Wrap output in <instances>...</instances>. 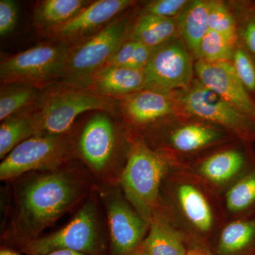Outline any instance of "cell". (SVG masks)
<instances>
[{
    "instance_id": "83f0119b",
    "label": "cell",
    "mask_w": 255,
    "mask_h": 255,
    "mask_svg": "<svg viewBox=\"0 0 255 255\" xmlns=\"http://www.w3.org/2000/svg\"><path fill=\"white\" fill-rule=\"evenodd\" d=\"M209 28L237 44V23L227 1L210 0Z\"/></svg>"
},
{
    "instance_id": "9a60e30c",
    "label": "cell",
    "mask_w": 255,
    "mask_h": 255,
    "mask_svg": "<svg viewBox=\"0 0 255 255\" xmlns=\"http://www.w3.org/2000/svg\"><path fill=\"white\" fill-rule=\"evenodd\" d=\"M110 255H128L145 239L150 224L117 191L107 202Z\"/></svg>"
},
{
    "instance_id": "5b68a950",
    "label": "cell",
    "mask_w": 255,
    "mask_h": 255,
    "mask_svg": "<svg viewBox=\"0 0 255 255\" xmlns=\"http://www.w3.org/2000/svg\"><path fill=\"white\" fill-rule=\"evenodd\" d=\"M38 134L66 135L79 116L90 111L114 113L115 100L90 89L58 82L41 90L35 105L27 110Z\"/></svg>"
},
{
    "instance_id": "d6986e66",
    "label": "cell",
    "mask_w": 255,
    "mask_h": 255,
    "mask_svg": "<svg viewBox=\"0 0 255 255\" xmlns=\"http://www.w3.org/2000/svg\"><path fill=\"white\" fill-rule=\"evenodd\" d=\"M143 70L108 67L92 76L87 88L102 97L117 100L145 89Z\"/></svg>"
},
{
    "instance_id": "3957f363",
    "label": "cell",
    "mask_w": 255,
    "mask_h": 255,
    "mask_svg": "<svg viewBox=\"0 0 255 255\" xmlns=\"http://www.w3.org/2000/svg\"><path fill=\"white\" fill-rule=\"evenodd\" d=\"M172 167L168 159L152 150L140 133L128 130L121 186L126 199L149 224L158 209L162 185Z\"/></svg>"
},
{
    "instance_id": "6da1fadb",
    "label": "cell",
    "mask_w": 255,
    "mask_h": 255,
    "mask_svg": "<svg viewBox=\"0 0 255 255\" xmlns=\"http://www.w3.org/2000/svg\"><path fill=\"white\" fill-rule=\"evenodd\" d=\"M157 210L187 246L211 248L226 221L219 194L196 178L173 167L162 185Z\"/></svg>"
},
{
    "instance_id": "e575fe53",
    "label": "cell",
    "mask_w": 255,
    "mask_h": 255,
    "mask_svg": "<svg viewBox=\"0 0 255 255\" xmlns=\"http://www.w3.org/2000/svg\"><path fill=\"white\" fill-rule=\"evenodd\" d=\"M43 255H87L79 252L71 251V250H57V251L51 252L48 254Z\"/></svg>"
},
{
    "instance_id": "ac0fdd59",
    "label": "cell",
    "mask_w": 255,
    "mask_h": 255,
    "mask_svg": "<svg viewBox=\"0 0 255 255\" xmlns=\"http://www.w3.org/2000/svg\"><path fill=\"white\" fill-rule=\"evenodd\" d=\"M210 249L216 255H255V215L226 220Z\"/></svg>"
},
{
    "instance_id": "d6a6232c",
    "label": "cell",
    "mask_w": 255,
    "mask_h": 255,
    "mask_svg": "<svg viewBox=\"0 0 255 255\" xmlns=\"http://www.w3.org/2000/svg\"><path fill=\"white\" fill-rule=\"evenodd\" d=\"M137 43V41H133V40L128 39L116 52L115 54L111 58L110 61L104 68H108V67L127 68L128 64L131 60L134 52H135Z\"/></svg>"
},
{
    "instance_id": "5bb4252c",
    "label": "cell",
    "mask_w": 255,
    "mask_h": 255,
    "mask_svg": "<svg viewBox=\"0 0 255 255\" xmlns=\"http://www.w3.org/2000/svg\"><path fill=\"white\" fill-rule=\"evenodd\" d=\"M177 93L143 89L115 100L116 108L125 128L139 133L161 120L180 113Z\"/></svg>"
},
{
    "instance_id": "277c9868",
    "label": "cell",
    "mask_w": 255,
    "mask_h": 255,
    "mask_svg": "<svg viewBox=\"0 0 255 255\" xmlns=\"http://www.w3.org/2000/svg\"><path fill=\"white\" fill-rule=\"evenodd\" d=\"M139 133L152 150L163 155L172 165L238 137L183 113L170 116Z\"/></svg>"
},
{
    "instance_id": "4316f807",
    "label": "cell",
    "mask_w": 255,
    "mask_h": 255,
    "mask_svg": "<svg viewBox=\"0 0 255 255\" xmlns=\"http://www.w3.org/2000/svg\"><path fill=\"white\" fill-rule=\"evenodd\" d=\"M236 23L238 43L255 60V2L252 0H228Z\"/></svg>"
},
{
    "instance_id": "7402d4cb",
    "label": "cell",
    "mask_w": 255,
    "mask_h": 255,
    "mask_svg": "<svg viewBox=\"0 0 255 255\" xmlns=\"http://www.w3.org/2000/svg\"><path fill=\"white\" fill-rule=\"evenodd\" d=\"M92 1L43 0L33 10V26L43 36L60 27L78 15Z\"/></svg>"
},
{
    "instance_id": "836d02e7",
    "label": "cell",
    "mask_w": 255,
    "mask_h": 255,
    "mask_svg": "<svg viewBox=\"0 0 255 255\" xmlns=\"http://www.w3.org/2000/svg\"><path fill=\"white\" fill-rule=\"evenodd\" d=\"M186 255H216L210 248L201 246H188Z\"/></svg>"
},
{
    "instance_id": "4fadbf2b",
    "label": "cell",
    "mask_w": 255,
    "mask_h": 255,
    "mask_svg": "<svg viewBox=\"0 0 255 255\" xmlns=\"http://www.w3.org/2000/svg\"><path fill=\"white\" fill-rule=\"evenodd\" d=\"M137 2L133 0L92 1L68 22L44 36L49 41L63 43L69 47L77 46L102 31Z\"/></svg>"
},
{
    "instance_id": "44dd1931",
    "label": "cell",
    "mask_w": 255,
    "mask_h": 255,
    "mask_svg": "<svg viewBox=\"0 0 255 255\" xmlns=\"http://www.w3.org/2000/svg\"><path fill=\"white\" fill-rule=\"evenodd\" d=\"M210 0H191L177 18L179 37L196 60L199 59L200 46L209 28Z\"/></svg>"
},
{
    "instance_id": "52a82bcc",
    "label": "cell",
    "mask_w": 255,
    "mask_h": 255,
    "mask_svg": "<svg viewBox=\"0 0 255 255\" xmlns=\"http://www.w3.org/2000/svg\"><path fill=\"white\" fill-rule=\"evenodd\" d=\"M135 14L133 6L92 38L70 47L65 73L60 82L87 88L92 76L105 68L116 52L128 39Z\"/></svg>"
},
{
    "instance_id": "e0dca14e",
    "label": "cell",
    "mask_w": 255,
    "mask_h": 255,
    "mask_svg": "<svg viewBox=\"0 0 255 255\" xmlns=\"http://www.w3.org/2000/svg\"><path fill=\"white\" fill-rule=\"evenodd\" d=\"M119 132L107 112H98L84 126L78 149L82 157L94 170L105 169L117 152Z\"/></svg>"
},
{
    "instance_id": "d4e9b609",
    "label": "cell",
    "mask_w": 255,
    "mask_h": 255,
    "mask_svg": "<svg viewBox=\"0 0 255 255\" xmlns=\"http://www.w3.org/2000/svg\"><path fill=\"white\" fill-rule=\"evenodd\" d=\"M0 127V158L4 159L15 147L38 134L36 126L27 110L3 121Z\"/></svg>"
},
{
    "instance_id": "74e56055",
    "label": "cell",
    "mask_w": 255,
    "mask_h": 255,
    "mask_svg": "<svg viewBox=\"0 0 255 255\" xmlns=\"http://www.w3.org/2000/svg\"></svg>"
},
{
    "instance_id": "ba28073f",
    "label": "cell",
    "mask_w": 255,
    "mask_h": 255,
    "mask_svg": "<svg viewBox=\"0 0 255 255\" xmlns=\"http://www.w3.org/2000/svg\"><path fill=\"white\" fill-rule=\"evenodd\" d=\"M70 52L63 43H41L0 62L1 85L18 84L43 90L61 81Z\"/></svg>"
},
{
    "instance_id": "1f68e13d",
    "label": "cell",
    "mask_w": 255,
    "mask_h": 255,
    "mask_svg": "<svg viewBox=\"0 0 255 255\" xmlns=\"http://www.w3.org/2000/svg\"><path fill=\"white\" fill-rule=\"evenodd\" d=\"M18 4L14 0L0 1V36L12 33L18 21Z\"/></svg>"
},
{
    "instance_id": "f546056e",
    "label": "cell",
    "mask_w": 255,
    "mask_h": 255,
    "mask_svg": "<svg viewBox=\"0 0 255 255\" xmlns=\"http://www.w3.org/2000/svg\"><path fill=\"white\" fill-rule=\"evenodd\" d=\"M231 62L246 91L255 102V60L238 42Z\"/></svg>"
},
{
    "instance_id": "7a4b0ae2",
    "label": "cell",
    "mask_w": 255,
    "mask_h": 255,
    "mask_svg": "<svg viewBox=\"0 0 255 255\" xmlns=\"http://www.w3.org/2000/svg\"><path fill=\"white\" fill-rule=\"evenodd\" d=\"M81 193L80 183L65 172H50L28 181L18 196V239L25 246L38 238L77 202Z\"/></svg>"
},
{
    "instance_id": "8fae6325",
    "label": "cell",
    "mask_w": 255,
    "mask_h": 255,
    "mask_svg": "<svg viewBox=\"0 0 255 255\" xmlns=\"http://www.w3.org/2000/svg\"><path fill=\"white\" fill-rule=\"evenodd\" d=\"M195 59L179 37L153 48L145 69V89L164 93L184 91L195 79Z\"/></svg>"
},
{
    "instance_id": "2e32d148",
    "label": "cell",
    "mask_w": 255,
    "mask_h": 255,
    "mask_svg": "<svg viewBox=\"0 0 255 255\" xmlns=\"http://www.w3.org/2000/svg\"><path fill=\"white\" fill-rule=\"evenodd\" d=\"M195 78L243 113L255 119V102L246 91L231 61L194 63Z\"/></svg>"
},
{
    "instance_id": "f1b7e54d",
    "label": "cell",
    "mask_w": 255,
    "mask_h": 255,
    "mask_svg": "<svg viewBox=\"0 0 255 255\" xmlns=\"http://www.w3.org/2000/svg\"><path fill=\"white\" fill-rule=\"evenodd\" d=\"M236 45L221 33L209 29L201 43L199 60L231 61Z\"/></svg>"
},
{
    "instance_id": "484cf974",
    "label": "cell",
    "mask_w": 255,
    "mask_h": 255,
    "mask_svg": "<svg viewBox=\"0 0 255 255\" xmlns=\"http://www.w3.org/2000/svg\"><path fill=\"white\" fill-rule=\"evenodd\" d=\"M41 90L28 85L11 84L1 85L0 120L31 108L41 95Z\"/></svg>"
},
{
    "instance_id": "7c38bea8",
    "label": "cell",
    "mask_w": 255,
    "mask_h": 255,
    "mask_svg": "<svg viewBox=\"0 0 255 255\" xmlns=\"http://www.w3.org/2000/svg\"><path fill=\"white\" fill-rule=\"evenodd\" d=\"M97 214L95 201L91 199L84 204L65 227L29 242L22 247L23 251L29 255H43L65 249L87 255H102Z\"/></svg>"
},
{
    "instance_id": "4dcf8cb0",
    "label": "cell",
    "mask_w": 255,
    "mask_h": 255,
    "mask_svg": "<svg viewBox=\"0 0 255 255\" xmlns=\"http://www.w3.org/2000/svg\"><path fill=\"white\" fill-rule=\"evenodd\" d=\"M191 0H149L137 1V14L153 15L159 17L177 18L187 7Z\"/></svg>"
},
{
    "instance_id": "603a6c76",
    "label": "cell",
    "mask_w": 255,
    "mask_h": 255,
    "mask_svg": "<svg viewBox=\"0 0 255 255\" xmlns=\"http://www.w3.org/2000/svg\"><path fill=\"white\" fill-rule=\"evenodd\" d=\"M177 37H179L177 18L136 13L130 26L128 39L140 42L153 49Z\"/></svg>"
},
{
    "instance_id": "8992f818",
    "label": "cell",
    "mask_w": 255,
    "mask_h": 255,
    "mask_svg": "<svg viewBox=\"0 0 255 255\" xmlns=\"http://www.w3.org/2000/svg\"><path fill=\"white\" fill-rule=\"evenodd\" d=\"M255 142L236 137L172 165L220 196L255 166Z\"/></svg>"
},
{
    "instance_id": "9c48e42d",
    "label": "cell",
    "mask_w": 255,
    "mask_h": 255,
    "mask_svg": "<svg viewBox=\"0 0 255 255\" xmlns=\"http://www.w3.org/2000/svg\"><path fill=\"white\" fill-rule=\"evenodd\" d=\"M180 113L224 129L241 138L255 142V119L243 113L194 79L177 93Z\"/></svg>"
},
{
    "instance_id": "ffe728a7",
    "label": "cell",
    "mask_w": 255,
    "mask_h": 255,
    "mask_svg": "<svg viewBox=\"0 0 255 255\" xmlns=\"http://www.w3.org/2000/svg\"><path fill=\"white\" fill-rule=\"evenodd\" d=\"M140 247L145 255H186L188 246L184 238L157 210Z\"/></svg>"
},
{
    "instance_id": "8d00e7d4",
    "label": "cell",
    "mask_w": 255,
    "mask_h": 255,
    "mask_svg": "<svg viewBox=\"0 0 255 255\" xmlns=\"http://www.w3.org/2000/svg\"><path fill=\"white\" fill-rule=\"evenodd\" d=\"M145 255L144 254L143 252L141 251V249H140V247H139L137 249L135 250V251L132 252V253H130V255Z\"/></svg>"
},
{
    "instance_id": "d590c367",
    "label": "cell",
    "mask_w": 255,
    "mask_h": 255,
    "mask_svg": "<svg viewBox=\"0 0 255 255\" xmlns=\"http://www.w3.org/2000/svg\"><path fill=\"white\" fill-rule=\"evenodd\" d=\"M0 255H21L18 253L12 251V250L8 249V248H1L0 251Z\"/></svg>"
},
{
    "instance_id": "30bf717a",
    "label": "cell",
    "mask_w": 255,
    "mask_h": 255,
    "mask_svg": "<svg viewBox=\"0 0 255 255\" xmlns=\"http://www.w3.org/2000/svg\"><path fill=\"white\" fill-rule=\"evenodd\" d=\"M73 143L67 135L36 134L25 140L3 159L0 179L10 180L31 171L52 170L65 162Z\"/></svg>"
},
{
    "instance_id": "cb8c5ba5",
    "label": "cell",
    "mask_w": 255,
    "mask_h": 255,
    "mask_svg": "<svg viewBox=\"0 0 255 255\" xmlns=\"http://www.w3.org/2000/svg\"><path fill=\"white\" fill-rule=\"evenodd\" d=\"M220 197L226 221L255 215V166Z\"/></svg>"
}]
</instances>
